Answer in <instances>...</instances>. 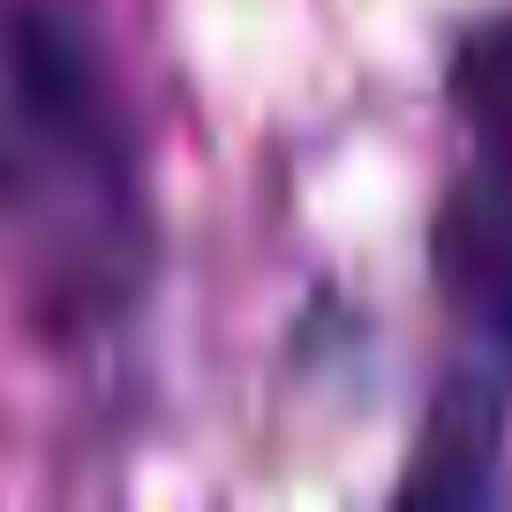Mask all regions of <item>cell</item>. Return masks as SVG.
Segmentation results:
<instances>
[{
	"instance_id": "cell-1",
	"label": "cell",
	"mask_w": 512,
	"mask_h": 512,
	"mask_svg": "<svg viewBox=\"0 0 512 512\" xmlns=\"http://www.w3.org/2000/svg\"><path fill=\"white\" fill-rule=\"evenodd\" d=\"M113 113L91 53L31 0H0V211L106 189Z\"/></svg>"
},
{
	"instance_id": "cell-2",
	"label": "cell",
	"mask_w": 512,
	"mask_h": 512,
	"mask_svg": "<svg viewBox=\"0 0 512 512\" xmlns=\"http://www.w3.org/2000/svg\"><path fill=\"white\" fill-rule=\"evenodd\" d=\"M445 302L512 362V159H490L445 196L430 226Z\"/></svg>"
},
{
	"instance_id": "cell-3",
	"label": "cell",
	"mask_w": 512,
	"mask_h": 512,
	"mask_svg": "<svg viewBox=\"0 0 512 512\" xmlns=\"http://www.w3.org/2000/svg\"><path fill=\"white\" fill-rule=\"evenodd\" d=\"M497 490H505V407L490 400V384H452L422 430L400 497L407 505H482Z\"/></svg>"
},
{
	"instance_id": "cell-4",
	"label": "cell",
	"mask_w": 512,
	"mask_h": 512,
	"mask_svg": "<svg viewBox=\"0 0 512 512\" xmlns=\"http://www.w3.org/2000/svg\"><path fill=\"white\" fill-rule=\"evenodd\" d=\"M452 98L475 128L512 136V23H482L452 61Z\"/></svg>"
}]
</instances>
